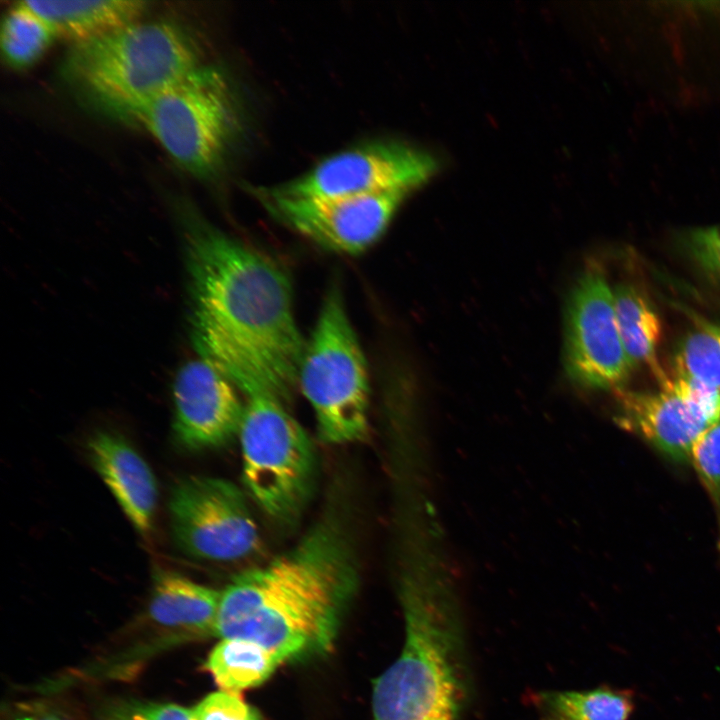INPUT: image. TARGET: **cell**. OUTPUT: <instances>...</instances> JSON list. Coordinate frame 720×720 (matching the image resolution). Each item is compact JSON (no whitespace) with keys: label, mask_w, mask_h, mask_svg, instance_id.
<instances>
[{"label":"cell","mask_w":720,"mask_h":720,"mask_svg":"<svg viewBox=\"0 0 720 720\" xmlns=\"http://www.w3.org/2000/svg\"><path fill=\"white\" fill-rule=\"evenodd\" d=\"M674 368L676 378L720 390V326L692 330L675 354Z\"/></svg>","instance_id":"44dd1931"},{"label":"cell","mask_w":720,"mask_h":720,"mask_svg":"<svg viewBox=\"0 0 720 720\" xmlns=\"http://www.w3.org/2000/svg\"><path fill=\"white\" fill-rule=\"evenodd\" d=\"M53 29L75 43L139 20L148 3L138 0L24 1Z\"/></svg>","instance_id":"9a60e30c"},{"label":"cell","mask_w":720,"mask_h":720,"mask_svg":"<svg viewBox=\"0 0 720 720\" xmlns=\"http://www.w3.org/2000/svg\"><path fill=\"white\" fill-rule=\"evenodd\" d=\"M136 120L180 167L199 178L218 172L241 128L229 80L207 65L155 96Z\"/></svg>","instance_id":"8992f818"},{"label":"cell","mask_w":720,"mask_h":720,"mask_svg":"<svg viewBox=\"0 0 720 720\" xmlns=\"http://www.w3.org/2000/svg\"><path fill=\"white\" fill-rule=\"evenodd\" d=\"M192 720H261L258 712L238 693L220 690L209 694L191 710Z\"/></svg>","instance_id":"603a6c76"},{"label":"cell","mask_w":720,"mask_h":720,"mask_svg":"<svg viewBox=\"0 0 720 720\" xmlns=\"http://www.w3.org/2000/svg\"><path fill=\"white\" fill-rule=\"evenodd\" d=\"M542 720H628L630 696L608 688L550 691L538 698Z\"/></svg>","instance_id":"d6986e66"},{"label":"cell","mask_w":720,"mask_h":720,"mask_svg":"<svg viewBox=\"0 0 720 720\" xmlns=\"http://www.w3.org/2000/svg\"><path fill=\"white\" fill-rule=\"evenodd\" d=\"M617 392L618 423L677 461L690 460L701 435L720 419V390L681 378L656 392Z\"/></svg>","instance_id":"7c38bea8"},{"label":"cell","mask_w":720,"mask_h":720,"mask_svg":"<svg viewBox=\"0 0 720 720\" xmlns=\"http://www.w3.org/2000/svg\"><path fill=\"white\" fill-rule=\"evenodd\" d=\"M90 461L141 534L152 526L157 506V485L146 461L122 436L98 432L88 441Z\"/></svg>","instance_id":"5bb4252c"},{"label":"cell","mask_w":720,"mask_h":720,"mask_svg":"<svg viewBox=\"0 0 720 720\" xmlns=\"http://www.w3.org/2000/svg\"><path fill=\"white\" fill-rule=\"evenodd\" d=\"M173 429L189 450L225 445L238 435L245 402L233 382L203 358L184 364L173 383Z\"/></svg>","instance_id":"4fadbf2b"},{"label":"cell","mask_w":720,"mask_h":720,"mask_svg":"<svg viewBox=\"0 0 720 720\" xmlns=\"http://www.w3.org/2000/svg\"><path fill=\"white\" fill-rule=\"evenodd\" d=\"M198 56L179 25L137 20L73 44L63 74L101 111L136 120L150 100L201 65Z\"/></svg>","instance_id":"277c9868"},{"label":"cell","mask_w":720,"mask_h":720,"mask_svg":"<svg viewBox=\"0 0 720 720\" xmlns=\"http://www.w3.org/2000/svg\"><path fill=\"white\" fill-rule=\"evenodd\" d=\"M359 580L344 527L325 518L290 549L221 591L214 632L256 642L282 662L331 647Z\"/></svg>","instance_id":"7a4b0ae2"},{"label":"cell","mask_w":720,"mask_h":720,"mask_svg":"<svg viewBox=\"0 0 720 720\" xmlns=\"http://www.w3.org/2000/svg\"><path fill=\"white\" fill-rule=\"evenodd\" d=\"M614 310L621 340L633 368L647 366L659 384L670 379L657 358L661 322L647 298L632 285L613 290Z\"/></svg>","instance_id":"e0dca14e"},{"label":"cell","mask_w":720,"mask_h":720,"mask_svg":"<svg viewBox=\"0 0 720 720\" xmlns=\"http://www.w3.org/2000/svg\"><path fill=\"white\" fill-rule=\"evenodd\" d=\"M685 247L706 274L720 281V225L689 232Z\"/></svg>","instance_id":"cb8c5ba5"},{"label":"cell","mask_w":720,"mask_h":720,"mask_svg":"<svg viewBox=\"0 0 720 720\" xmlns=\"http://www.w3.org/2000/svg\"><path fill=\"white\" fill-rule=\"evenodd\" d=\"M186 242L192 333L200 357L230 379L257 374L288 402L306 342L287 273L268 256L199 221L190 223Z\"/></svg>","instance_id":"6da1fadb"},{"label":"cell","mask_w":720,"mask_h":720,"mask_svg":"<svg viewBox=\"0 0 720 720\" xmlns=\"http://www.w3.org/2000/svg\"><path fill=\"white\" fill-rule=\"evenodd\" d=\"M690 461L712 500L720 527V419L701 435Z\"/></svg>","instance_id":"7402d4cb"},{"label":"cell","mask_w":720,"mask_h":720,"mask_svg":"<svg viewBox=\"0 0 720 720\" xmlns=\"http://www.w3.org/2000/svg\"><path fill=\"white\" fill-rule=\"evenodd\" d=\"M55 38L50 25L24 1L14 3L3 17L1 52L5 62L14 69L34 64Z\"/></svg>","instance_id":"ffe728a7"},{"label":"cell","mask_w":720,"mask_h":720,"mask_svg":"<svg viewBox=\"0 0 720 720\" xmlns=\"http://www.w3.org/2000/svg\"><path fill=\"white\" fill-rule=\"evenodd\" d=\"M565 362L578 384L620 389L633 369L614 310L613 290L599 271L583 275L566 311Z\"/></svg>","instance_id":"8fae6325"},{"label":"cell","mask_w":720,"mask_h":720,"mask_svg":"<svg viewBox=\"0 0 720 720\" xmlns=\"http://www.w3.org/2000/svg\"><path fill=\"white\" fill-rule=\"evenodd\" d=\"M438 168L427 152L392 140H375L332 154L304 174L272 189L292 197H346L413 191Z\"/></svg>","instance_id":"9c48e42d"},{"label":"cell","mask_w":720,"mask_h":720,"mask_svg":"<svg viewBox=\"0 0 720 720\" xmlns=\"http://www.w3.org/2000/svg\"><path fill=\"white\" fill-rule=\"evenodd\" d=\"M168 508L172 538L187 556L232 562L251 556L260 546L247 499L229 480L185 477L173 487Z\"/></svg>","instance_id":"ba28073f"},{"label":"cell","mask_w":720,"mask_h":720,"mask_svg":"<svg viewBox=\"0 0 720 720\" xmlns=\"http://www.w3.org/2000/svg\"><path fill=\"white\" fill-rule=\"evenodd\" d=\"M432 592L404 591V644L375 681L372 720H460L467 696L463 632L450 604Z\"/></svg>","instance_id":"3957f363"},{"label":"cell","mask_w":720,"mask_h":720,"mask_svg":"<svg viewBox=\"0 0 720 720\" xmlns=\"http://www.w3.org/2000/svg\"><path fill=\"white\" fill-rule=\"evenodd\" d=\"M221 591L171 570L158 569L149 603L151 618L164 626L214 632Z\"/></svg>","instance_id":"2e32d148"},{"label":"cell","mask_w":720,"mask_h":720,"mask_svg":"<svg viewBox=\"0 0 720 720\" xmlns=\"http://www.w3.org/2000/svg\"><path fill=\"white\" fill-rule=\"evenodd\" d=\"M13 720H64V718L52 712H34L18 716Z\"/></svg>","instance_id":"484cf974"},{"label":"cell","mask_w":720,"mask_h":720,"mask_svg":"<svg viewBox=\"0 0 720 720\" xmlns=\"http://www.w3.org/2000/svg\"><path fill=\"white\" fill-rule=\"evenodd\" d=\"M281 663L279 657L256 642L227 638L213 648L207 668L222 690L239 693L263 683Z\"/></svg>","instance_id":"ac0fdd59"},{"label":"cell","mask_w":720,"mask_h":720,"mask_svg":"<svg viewBox=\"0 0 720 720\" xmlns=\"http://www.w3.org/2000/svg\"><path fill=\"white\" fill-rule=\"evenodd\" d=\"M104 720H192V715L176 704L134 703L117 707Z\"/></svg>","instance_id":"d4e9b609"},{"label":"cell","mask_w":720,"mask_h":720,"mask_svg":"<svg viewBox=\"0 0 720 720\" xmlns=\"http://www.w3.org/2000/svg\"><path fill=\"white\" fill-rule=\"evenodd\" d=\"M270 213L315 243L341 253L357 254L385 232L406 192L346 197H292L272 188L257 192Z\"/></svg>","instance_id":"30bf717a"},{"label":"cell","mask_w":720,"mask_h":720,"mask_svg":"<svg viewBox=\"0 0 720 720\" xmlns=\"http://www.w3.org/2000/svg\"><path fill=\"white\" fill-rule=\"evenodd\" d=\"M298 385L313 408L323 441L346 444L368 432L369 382L342 292L332 286L306 342Z\"/></svg>","instance_id":"5b68a950"},{"label":"cell","mask_w":720,"mask_h":720,"mask_svg":"<svg viewBox=\"0 0 720 720\" xmlns=\"http://www.w3.org/2000/svg\"><path fill=\"white\" fill-rule=\"evenodd\" d=\"M246 396L238 433L245 485L272 519L291 523L304 510L316 477V456L302 426L272 392Z\"/></svg>","instance_id":"52a82bcc"}]
</instances>
